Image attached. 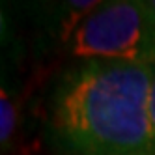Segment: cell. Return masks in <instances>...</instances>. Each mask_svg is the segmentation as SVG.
<instances>
[{
    "mask_svg": "<svg viewBox=\"0 0 155 155\" xmlns=\"http://www.w3.org/2000/svg\"><path fill=\"white\" fill-rule=\"evenodd\" d=\"M155 68L86 60L54 94L52 124L77 155H129L153 150L150 95Z\"/></svg>",
    "mask_w": 155,
    "mask_h": 155,
    "instance_id": "6da1fadb",
    "label": "cell"
},
{
    "mask_svg": "<svg viewBox=\"0 0 155 155\" xmlns=\"http://www.w3.org/2000/svg\"><path fill=\"white\" fill-rule=\"evenodd\" d=\"M73 56L155 68V15L144 0L101 2L68 38Z\"/></svg>",
    "mask_w": 155,
    "mask_h": 155,
    "instance_id": "7a4b0ae2",
    "label": "cell"
},
{
    "mask_svg": "<svg viewBox=\"0 0 155 155\" xmlns=\"http://www.w3.org/2000/svg\"><path fill=\"white\" fill-rule=\"evenodd\" d=\"M0 142L2 148L6 146L13 138V133L17 129V108L12 95L6 92V88H2V99H0Z\"/></svg>",
    "mask_w": 155,
    "mask_h": 155,
    "instance_id": "3957f363",
    "label": "cell"
},
{
    "mask_svg": "<svg viewBox=\"0 0 155 155\" xmlns=\"http://www.w3.org/2000/svg\"><path fill=\"white\" fill-rule=\"evenodd\" d=\"M150 118H151V137H153V150H155V75H153L151 95H150Z\"/></svg>",
    "mask_w": 155,
    "mask_h": 155,
    "instance_id": "277c9868",
    "label": "cell"
},
{
    "mask_svg": "<svg viewBox=\"0 0 155 155\" xmlns=\"http://www.w3.org/2000/svg\"><path fill=\"white\" fill-rule=\"evenodd\" d=\"M129 155H155V151H144V153H129Z\"/></svg>",
    "mask_w": 155,
    "mask_h": 155,
    "instance_id": "5b68a950",
    "label": "cell"
},
{
    "mask_svg": "<svg viewBox=\"0 0 155 155\" xmlns=\"http://www.w3.org/2000/svg\"><path fill=\"white\" fill-rule=\"evenodd\" d=\"M150 8H151V12H153V15H155V0H150Z\"/></svg>",
    "mask_w": 155,
    "mask_h": 155,
    "instance_id": "8992f818",
    "label": "cell"
}]
</instances>
